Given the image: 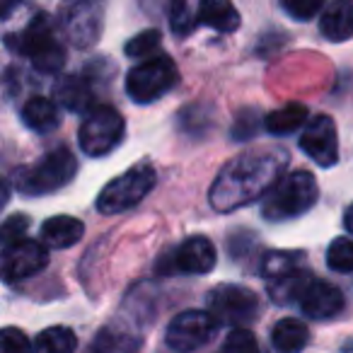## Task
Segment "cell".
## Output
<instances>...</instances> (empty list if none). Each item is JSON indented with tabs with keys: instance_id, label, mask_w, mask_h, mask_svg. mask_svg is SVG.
I'll return each instance as SVG.
<instances>
[{
	"instance_id": "obj_1",
	"label": "cell",
	"mask_w": 353,
	"mask_h": 353,
	"mask_svg": "<svg viewBox=\"0 0 353 353\" xmlns=\"http://www.w3.org/2000/svg\"><path fill=\"white\" fill-rule=\"evenodd\" d=\"M288 165L285 150H259L235 157L216 176L208 201L218 213H230L269 194Z\"/></svg>"
},
{
	"instance_id": "obj_2",
	"label": "cell",
	"mask_w": 353,
	"mask_h": 353,
	"mask_svg": "<svg viewBox=\"0 0 353 353\" xmlns=\"http://www.w3.org/2000/svg\"><path fill=\"white\" fill-rule=\"evenodd\" d=\"M319 187L310 172L295 170L290 174H283L274 189L266 194L261 216L271 223H283L290 218H298L307 213L317 203Z\"/></svg>"
},
{
	"instance_id": "obj_3",
	"label": "cell",
	"mask_w": 353,
	"mask_h": 353,
	"mask_svg": "<svg viewBox=\"0 0 353 353\" xmlns=\"http://www.w3.org/2000/svg\"><path fill=\"white\" fill-rule=\"evenodd\" d=\"M78 172V160L68 148H54L34 165L17 170V189L27 196H44L68 187Z\"/></svg>"
},
{
	"instance_id": "obj_4",
	"label": "cell",
	"mask_w": 353,
	"mask_h": 353,
	"mask_svg": "<svg viewBox=\"0 0 353 353\" xmlns=\"http://www.w3.org/2000/svg\"><path fill=\"white\" fill-rule=\"evenodd\" d=\"M12 37H15V41L8 39V44L15 46L17 54L27 56L39 73H59L63 68L65 51L61 41L56 39L54 22L49 20V15H44V12L34 15L20 34Z\"/></svg>"
},
{
	"instance_id": "obj_5",
	"label": "cell",
	"mask_w": 353,
	"mask_h": 353,
	"mask_svg": "<svg viewBox=\"0 0 353 353\" xmlns=\"http://www.w3.org/2000/svg\"><path fill=\"white\" fill-rule=\"evenodd\" d=\"M155 182H157L155 167L150 162H138V165L128 167L121 176L112 179L102 189V194L97 196V211H102L104 216L128 211V208L138 206L150 194Z\"/></svg>"
},
{
	"instance_id": "obj_6",
	"label": "cell",
	"mask_w": 353,
	"mask_h": 353,
	"mask_svg": "<svg viewBox=\"0 0 353 353\" xmlns=\"http://www.w3.org/2000/svg\"><path fill=\"white\" fill-rule=\"evenodd\" d=\"M104 15L107 0H63L59 10V27L73 46L90 49L102 37Z\"/></svg>"
},
{
	"instance_id": "obj_7",
	"label": "cell",
	"mask_w": 353,
	"mask_h": 353,
	"mask_svg": "<svg viewBox=\"0 0 353 353\" xmlns=\"http://www.w3.org/2000/svg\"><path fill=\"white\" fill-rule=\"evenodd\" d=\"M123 131H126V123H123L121 114L109 104H99L90 114H85L83 123H80V150L90 157L109 155L123 141Z\"/></svg>"
},
{
	"instance_id": "obj_8",
	"label": "cell",
	"mask_w": 353,
	"mask_h": 353,
	"mask_svg": "<svg viewBox=\"0 0 353 353\" xmlns=\"http://www.w3.org/2000/svg\"><path fill=\"white\" fill-rule=\"evenodd\" d=\"M176 65L167 56H155L150 61L138 63L126 75V92L136 104H150L155 99L165 97L167 90L176 83Z\"/></svg>"
},
{
	"instance_id": "obj_9",
	"label": "cell",
	"mask_w": 353,
	"mask_h": 353,
	"mask_svg": "<svg viewBox=\"0 0 353 353\" xmlns=\"http://www.w3.org/2000/svg\"><path fill=\"white\" fill-rule=\"evenodd\" d=\"M208 312L216 317L218 324H230L240 329L250 324L259 312V298L245 285L223 283L208 293Z\"/></svg>"
},
{
	"instance_id": "obj_10",
	"label": "cell",
	"mask_w": 353,
	"mask_h": 353,
	"mask_svg": "<svg viewBox=\"0 0 353 353\" xmlns=\"http://www.w3.org/2000/svg\"><path fill=\"white\" fill-rule=\"evenodd\" d=\"M216 329L218 322L211 312H206V310H187V312H179L170 322L165 341L172 351L192 353L196 348H201L203 343L211 341Z\"/></svg>"
},
{
	"instance_id": "obj_11",
	"label": "cell",
	"mask_w": 353,
	"mask_h": 353,
	"mask_svg": "<svg viewBox=\"0 0 353 353\" xmlns=\"http://www.w3.org/2000/svg\"><path fill=\"white\" fill-rule=\"evenodd\" d=\"M216 247L208 237L194 235L187 237L182 245H176L174 250H170L157 264L160 274H208L216 266Z\"/></svg>"
},
{
	"instance_id": "obj_12",
	"label": "cell",
	"mask_w": 353,
	"mask_h": 353,
	"mask_svg": "<svg viewBox=\"0 0 353 353\" xmlns=\"http://www.w3.org/2000/svg\"><path fill=\"white\" fill-rule=\"evenodd\" d=\"M46 264H49V250H46L44 242L25 237V240L8 245L6 252H3V279L8 283L32 279L39 271H44Z\"/></svg>"
},
{
	"instance_id": "obj_13",
	"label": "cell",
	"mask_w": 353,
	"mask_h": 353,
	"mask_svg": "<svg viewBox=\"0 0 353 353\" xmlns=\"http://www.w3.org/2000/svg\"><path fill=\"white\" fill-rule=\"evenodd\" d=\"M300 148L319 167H334L339 162L336 123L327 114H314L300 133Z\"/></svg>"
},
{
	"instance_id": "obj_14",
	"label": "cell",
	"mask_w": 353,
	"mask_h": 353,
	"mask_svg": "<svg viewBox=\"0 0 353 353\" xmlns=\"http://www.w3.org/2000/svg\"><path fill=\"white\" fill-rule=\"evenodd\" d=\"M300 310L310 319H332L343 310V293L334 283L314 279L300 298Z\"/></svg>"
},
{
	"instance_id": "obj_15",
	"label": "cell",
	"mask_w": 353,
	"mask_h": 353,
	"mask_svg": "<svg viewBox=\"0 0 353 353\" xmlns=\"http://www.w3.org/2000/svg\"><path fill=\"white\" fill-rule=\"evenodd\" d=\"M319 32L327 41L341 44L353 37V0H334L319 17Z\"/></svg>"
},
{
	"instance_id": "obj_16",
	"label": "cell",
	"mask_w": 353,
	"mask_h": 353,
	"mask_svg": "<svg viewBox=\"0 0 353 353\" xmlns=\"http://www.w3.org/2000/svg\"><path fill=\"white\" fill-rule=\"evenodd\" d=\"M56 99L65 109H70V112L90 114L94 109V88L90 83V78H85V75H63L56 83Z\"/></svg>"
},
{
	"instance_id": "obj_17",
	"label": "cell",
	"mask_w": 353,
	"mask_h": 353,
	"mask_svg": "<svg viewBox=\"0 0 353 353\" xmlns=\"http://www.w3.org/2000/svg\"><path fill=\"white\" fill-rule=\"evenodd\" d=\"M83 232V221L73 216H54L41 225V242L51 250H68V247L78 245Z\"/></svg>"
},
{
	"instance_id": "obj_18",
	"label": "cell",
	"mask_w": 353,
	"mask_h": 353,
	"mask_svg": "<svg viewBox=\"0 0 353 353\" xmlns=\"http://www.w3.org/2000/svg\"><path fill=\"white\" fill-rule=\"evenodd\" d=\"M199 25H206L221 34H230L240 27V12L230 0H199Z\"/></svg>"
},
{
	"instance_id": "obj_19",
	"label": "cell",
	"mask_w": 353,
	"mask_h": 353,
	"mask_svg": "<svg viewBox=\"0 0 353 353\" xmlns=\"http://www.w3.org/2000/svg\"><path fill=\"white\" fill-rule=\"evenodd\" d=\"M310 341V329L305 322L293 317L279 319L276 327L271 329V343L276 353H303Z\"/></svg>"
},
{
	"instance_id": "obj_20",
	"label": "cell",
	"mask_w": 353,
	"mask_h": 353,
	"mask_svg": "<svg viewBox=\"0 0 353 353\" xmlns=\"http://www.w3.org/2000/svg\"><path fill=\"white\" fill-rule=\"evenodd\" d=\"M22 123L37 133H51L61 126L59 107L46 97H30L22 107Z\"/></svg>"
},
{
	"instance_id": "obj_21",
	"label": "cell",
	"mask_w": 353,
	"mask_h": 353,
	"mask_svg": "<svg viewBox=\"0 0 353 353\" xmlns=\"http://www.w3.org/2000/svg\"><path fill=\"white\" fill-rule=\"evenodd\" d=\"M264 126L274 136H288L295 133L298 128L307 126V107L300 102H290L281 109H274L271 114H266Z\"/></svg>"
},
{
	"instance_id": "obj_22",
	"label": "cell",
	"mask_w": 353,
	"mask_h": 353,
	"mask_svg": "<svg viewBox=\"0 0 353 353\" xmlns=\"http://www.w3.org/2000/svg\"><path fill=\"white\" fill-rule=\"evenodd\" d=\"M314 281V276L305 269H298L288 276H281L276 281H269V295L274 298V303L288 305V303H300L303 293L307 290V285Z\"/></svg>"
},
{
	"instance_id": "obj_23",
	"label": "cell",
	"mask_w": 353,
	"mask_h": 353,
	"mask_svg": "<svg viewBox=\"0 0 353 353\" xmlns=\"http://www.w3.org/2000/svg\"><path fill=\"white\" fill-rule=\"evenodd\" d=\"M78 336L70 327H49L37 336L34 353H75Z\"/></svg>"
},
{
	"instance_id": "obj_24",
	"label": "cell",
	"mask_w": 353,
	"mask_h": 353,
	"mask_svg": "<svg viewBox=\"0 0 353 353\" xmlns=\"http://www.w3.org/2000/svg\"><path fill=\"white\" fill-rule=\"evenodd\" d=\"M303 252H269L261 261V276L266 281H276L281 276H288L293 271L303 269Z\"/></svg>"
},
{
	"instance_id": "obj_25",
	"label": "cell",
	"mask_w": 353,
	"mask_h": 353,
	"mask_svg": "<svg viewBox=\"0 0 353 353\" xmlns=\"http://www.w3.org/2000/svg\"><path fill=\"white\" fill-rule=\"evenodd\" d=\"M88 353H136V341L128 334L114 332V329H102Z\"/></svg>"
},
{
	"instance_id": "obj_26",
	"label": "cell",
	"mask_w": 353,
	"mask_h": 353,
	"mask_svg": "<svg viewBox=\"0 0 353 353\" xmlns=\"http://www.w3.org/2000/svg\"><path fill=\"white\" fill-rule=\"evenodd\" d=\"M162 44V37L157 30H143L138 32L136 37L126 41L123 51H126L128 59H141V61H150L155 59V51L160 49Z\"/></svg>"
},
{
	"instance_id": "obj_27",
	"label": "cell",
	"mask_w": 353,
	"mask_h": 353,
	"mask_svg": "<svg viewBox=\"0 0 353 353\" xmlns=\"http://www.w3.org/2000/svg\"><path fill=\"white\" fill-rule=\"evenodd\" d=\"M327 266L336 274H351L353 271V240L336 237L327 250Z\"/></svg>"
},
{
	"instance_id": "obj_28",
	"label": "cell",
	"mask_w": 353,
	"mask_h": 353,
	"mask_svg": "<svg viewBox=\"0 0 353 353\" xmlns=\"http://www.w3.org/2000/svg\"><path fill=\"white\" fill-rule=\"evenodd\" d=\"M196 25H199V17L194 15L189 0H172V10H170L172 32L179 37H187Z\"/></svg>"
},
{
	"instance_id": "obj_29",
	"label": "cell",
	"mask_w": 353,
	"mask_h": 353,
	"mask_svg": "<svg viewBox=\"0 0 353 353\" xmlns=\"http://www.w3.org/2000/svg\"><path fill=\"white\" fill-rule=\"evenodd\" d=\"M221 353H264L256 341V336L250 332V329H232L230 334L223 341Z\"/></svg>"
},
{
	"instance_id": "obj_30",
	"label": "cell",
	"mask_w": 353,
	"mask_h": 353,
	"mask_svg": "<svg viewBox=\"0 0 353 353\" xmlns=\"http://www.w3.org/2000/svg\"><path fill=\"white\" fill-rule=\"evenodd\" d=\"M0 351L3 353H34V346L30 343L25 332L15 327H6L0 332Z\"/></svg>"
},
{
	"instance_id": "obj_31",
	"label": "cell",
	"mask_w": 353,
	"mask_h": 353,
	"mask_svg": "<svg viewBox=\"0 0 353 353\" xmlns=\"http://www.w3.org/2000/svg\"><path fill=\"white\" fill-rule=\"evenodd\" d=\"M322 6H324V0H281V8L298 22H305V20H310V17H314L322 10Z\"/></svg>"
},
{
	"instance_id": "obj_32",
	"label": "cell",
	"mask_w": 353,
	"mask_h": 353,
	"mask_svg": "<svg viewBox=\"0 0 353 353\" xmlns=\"http://www.w3.org/2000/svg\"><path fill=\"white\" fill-rule=\"evenodd\" d=\"M27 228H30V218L27 216H10L6 223H3V242H6V247L8 245H12V242H20V240H25V232H27Z\"/></svg>"
},
{
	"instance_id": "obj_33",
	"label": "cell",
	"mask_w": 353,
	"mask_h": 353,
	"mask_svg": "<svg viewBox=\"0 0 353 353\" xmlns=\"http://www.w3.org/2000/svg\"><path fill=\"white\" fill-rule=\"evenodd\" d=\"M256 126H259V119H256L254 112H242L240 117H237V123L235 128H232V138L235 141H247V138L254 136Z\"/></svg>"
},
{
	"instance_id": "obj_34",
	"label": "cell",
	"mask_w": 353,
	"mask_h": 353,
	"mask_svg": "<svg viewBox=\"0 0 353 353\" xmlns=\"http://www.w3.org/2000/svg\"><path fill=\"white\" fill-rule=\"evenodd\" d=\"M0 3H3V8H0V15H3V17H10L12 10H15V8L20 6L22 0H0Z\"/></svg>"
},
{
	"instance_id": "obj_35",
	"label": "cell",
	"mask_w": 353,
	"mask_h": 353,
	"mask_svg": "<svg viewBox=\"0 0 353 353\" xmlns=\"http://www.w3.org/2000/svg\"><path fill=\"white\" fill-rule=\"evenodd\" d=\"M343 225H346V230L353 235V203L346 208V213H343Z\"/></svg>"
}]
</instances>
